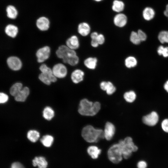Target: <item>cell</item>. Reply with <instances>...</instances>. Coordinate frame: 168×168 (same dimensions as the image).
<instances>
[{
  "label": "cell",
  "mask_w": 168,
  "mask_h": 168,
  "mask_svg": "<svg viewBox=\"0 0 168 168\" xmlns=\"http://www.w3.org/2000/svg\"><path fill=\"white\" fill-rule=\"evenodd\" d=\"M100 103L97 101L93 102L84 98L80 102L78 111L81 115L85 116H93L100 111Z\"/></svg>",
  "instance_id": "1"
},
{
  "label": "cell",
  "mask_w": 168,
  "mask_h": 168,
  "mask_svg": "<svg viewBox=\"0 0 168 168\" xmlns=\"http://www.w3.org/2000/svg\"><path fill=\"white\" fill-rule=\"evenodd\" d=\"M81 135L83 138L89 143L97 142L104 138V130L96 128L91 125L85 126L82 129Z\"/></svg>",
  "instance_id": "2"
},
{
  "label": "cell",
  "mask_w": 168,
  "mask_h": 168,
  "mask_svg": "<svg viewBox=\"0 0 168 168\" xmlns=\"http://www.w3.org/2000/svg\"><path fill=\"white\" fill-rule=\"evenodd\" d=\"M124 159H127L131 156L132 152L138 149L137 146L133 143L132 138L129 137L125 138L124 140L118 142Z\"/></svg>",
  "instance_id": "3"
},
{
  "label": "cell",
  "mask_w": 168,
  "mask_h": 168,
  "mask_svg": "<svg viewBox=\"0 0 168 168\" xmlns=\"http://www.w3.org/2000/svg\"><path fill=\"white\" fill-rule=\"evenodd\" d=\"M107 154L109 161L114 164L119 163L124 159L118 143L113 144L107 150Z\"/></svg>",
  "instance_id": "4"
},
{
  "label": "cell",
  "mask_w": 168,
  "mask_h": 168,
  "mask_svg": "<svg viewBox=\"0 0 168 168\" xmlns=\"http://www.w3.org/2000/svg\"><path fill=\"white\" fill-rule=\"evenodd\" d=\"M40 69L41 73L39 76V78L45 84L49 85L51 82H55L57 81V78L54 75L52 70L46 64L41 65Z\"/></svg>",
  "instance_id": "5"
},
{
  "label": "cell",
  "mask_w": 168,
  "mask_h": 168,
  "mask_svg": "<svg viewBox=\"0 0 168 168\" xmlns=\"http://www.w3.org/2000/svg\"><path fill=\"white\" fill-rule=\"evenodd\" d=\"M56 53L57 57L62 59L64 63L68 58L77 55L75 50L71 49L66 45L60 46L57 50Z\"/></svg>",
  "instance_id": "6"
},
{
  "label": "cell",
  "mask_w": 168,
  "mask_h": 168,
  "mask_svg": "<svg viewBox=\"0 0 168 168\" xmlns=\"http://www.w3.org/2000/svg\"><path fill=\"white\" fill-rule=\"evenodd\" d=\"M158 120V115L157 113L154 111L144 116L142 118L143 122L146 125L150 126L156 125Z\"/></svg>",
  "instance_id": "7"
},
{
  "label": "cell",
  "mask_w": 168,
  "mask_h": 168,
  "mask_svg": "<svg viewBox=\"0 0 168 168\" xmlns=\"http://www.w3.org/2000/svg\"><path fill=\"white\" fill-rule=\"evenodd\" d=\"M52 70L54 75L56 78H64L67 74V69L66 67L61 63L54 65Z\"/></svg>",
  "instance_id": "8"
},
{
  "label": "cell",
  "mask_w": 168,
  "mask_h": 168,
  "mask_svg": "<svg viewBox=\"0 0 168 168\" xmlns=\"http://www.w3.org/2000/svg\"><path fill=\"white\" fill-rule=\"evenodd\" d=\"M50 49L48 46H45L39 49L36 53L37 61L42 63L48 59L49 57Z\"/></svg>",
  "instance_id": "9"
},
{
  "label": "cell",
  "mask_w": 168,
  "mask_h": 168,
  "mask_svg": "<svg viewBox=\"0 0 168 168\" xmlns=\"http://www.w3.org/2000/svg\"><path fill=\"white\" fill-rule=\"evenodd\" d=\"M115 132L114 125L110 122H107L104 130V138L107 141L110 140L114 137Z\"/></svg>",
  "instance_id": "10"
},
{
  "label": "cell",
  "mask_w": 168,
  "mask_h": 168,
  "mask_svg": "<svg viewBox=\"0 0 168 168\" xmlns=\"http://www.w3.org/2000/svg\"><path fill=\"white\" fill-rule=\"evenodd\" d=\"M7 63L9 68L12 70H19L22 67V63L20 59L15 56L9 57L7 60Z\"/></svg>",
  "instance_id": "11"
},
{
  "label": "cell",
  "mask_w": 168,
  "mask_h": 168,
  "mask_svg": "<svg viewBox=\"0 0 168 168\" xmlns=\"http://www.w3.org/2000/svg\"><path fill=\"white\" fill-rule=\"evenodd\" d=\"M36 26L41 31L47 30L49 27L50 21L49 19L45 16L39 17L36 20Z\"/></svg>",
  "instance_id": "12"
},
{
  "label": "cell",
  "mask_w": 168,
  "mask_h": 168,
  "mask_svg": "<svg viewBox=\"0 0 168 168\" xmlns=\"http://www.w3.org/2000/svg\"><path fill=\"white\" fill-rule=\"evenodd\" d=\"M88 155L93 160L98 159L101 153V150L95 145L89 146L87 149Z\"/></svg>",
  "instance_id": "13"
},
{
  "label": "cell",
  "mask_w": 168,
  "mask_h": 168,
  "mask_svg": "<svg viewBox=\"0 0 168 168\" xmlns=\"http://www.w3.org/2000/svg\"><path fill=\"white\" fill-rule=\"evenodd\" d=\"M100 86L101 89L106 91L108 95H112L116 90L115 86L110 81H102L100 83Z\"/></svg>",
  "instance_id": "14"
},
{
  "label": "cell",
  "mask_w": 168,
  "mask_h": 168,
  "mask_svg": "<svg viewBox=\"0 0 168 168\" xmlns=\"http://www.w3.org/2000/svg\"><path fill=\"white\" fill-rule=\"evenodd\" d=\"M84 73L82 70L77 69L74 70L71 74V79L75 84H78L82 82L84 79Z\"/></svg>",
  "instance_id": "15"
},
{
  "label": "cell",
  "mask_w": 168,
  "mask_h": 168,
  "mask_svg": "<svg viewBox=\"0 0 168 168\" xmlns=\"http://www.w3.org/2000/svg\"><path fill=\"white\" fill-rule=\"evenodd\" d=\"M127 21V16L123 13L117 14L114 19V22L115 25L120 27L124 26L126 25Z\"/></svg>",
  "instance_id": "16"
},
{
  "label": "cell",
  "mask_w": 168,
  "mask_h": 168,
  "mask_svg": "<svg viewBox=\"0 0 168 168\" xmlns=\"http://www.w3.org/2000/svg\"><path fill=\"white\" fill-rule=\"evenodd\" d=\"M66 44L71 49L75 50L77 49L80 46L78 38L75 35L71 36L66 40Z\"/></svg>",
  "instance_id": "17"
},
{
  "label": "cell",
  "mask_w": 168,
  "mask_h": 168,
  "mask_svg": "<svg viewBox=\"0 0 168 168\" xmlns=\"http://www.w3.org/2000/svg\"><path fill=\"white\" fill-rule=\"evenodd\" d=\"M29 93V88L24 87L14 96L15 100L17 101L24 102L26 100Z\"/></svg>",
  "instance_id": "18"
},
{
  "label": "cell",
  "mask_w": 168,
  "mask_h": 168,
  "mask_svg": "<svg viewBox=\"0 0 168 168\" xmlns=\"http://www.w3.org/2000/svg\"><path fill=\"white\" fill-rule=\"evenodd\" d=\"M32 164L35 167L37 166L38 168H47L48 162L44 157L36 156L33 160Z\"/></svg>",
  "instance_id": "19"
},
{
  "label": "cell",
  "mask_w": 168,
  "mask_h": 168,
  "mask_svg": "<svg viewBox=\"0 0 168 168\" xmlns=\"http://www.w3.org/2000/svg\"><path fill=\"white\" fill-rule=\"evenodd\" d=\"M90 27L87 23L82 22L80 23L78 26V32L83 36H87L90 32Z\"/></svg>",
  "instance_id": "20"
},
{
  "label": "cell",
  "mask_w": 168,
  "mask_h": 168,
  "mask_svg": "<svg viewBox=\"0 0 168 168\" xmlns=\"http://www.w3.org/2000/svg\"><path fill=\"white\" fill-rule=\"evenodd\" d=\"M18 30V27L16 26L11 24L7 25L5 29L6 34L12 38H14L16 36Z\"/></svg>",
  "instance_id": "21"
},
{
  "label": "cell",
  "mask_w": 168,
  "mask_h": 168,
  "mask_svg": "<svg viewBox=\"0 0 168 168\" xmlns=\"http://www.w3.org/2000/svg\"><path fill=\"white\" fill-rule=\"evenodd\" d=\"M98 60L96 58L89 57L86 59L84 62V65L90 69H94L96 68Z\"/></svg>",
  "instance_id": "22"
},
{
  "label": "cell",
  "mask_w": 168,
  "mask_h": 168,
  "mask_svg": "<svg viewBox=\"0 0 168 168\" xmlns=\"http://www.w3.org/2000/svg\"><path fill=\"white\" fill-rule=\"evenodd\" d=\"M6 12L7 16L10 19H14L18 16L17 10L15 7L12 5H9L7 7Z\"/></svg>",
  "instance_id": "23"
},
{
  "label": "cell",
  "mask_w": 168,
  "mask_h": 168,
  "mask_svg": "<svg viewBox=\"0 0 168 168\" xmlns=\"http://www.w3.org/2000/svg\"><path fill=\"white\" fill-rule=\"evenodd\" d=\"M155 12L153 9L151 7H147L144 8L142 12V16L144 19L147 21H150L154 17Z\"/></svg>",
  "instance_id": "24"
},
{
  "label": "cell",
  "mask_w": 168,
  "mask_h": 168,
  "mask_svg": "<svg viewBox=\"0 0 168 168\" xmlns=\"http://www.w3.org/2000/svg\"><path fill=\"white\" fill-rule=\"evenodd\" d=\"M125 65L129 68L135 67L137 64V60L134 57L129 56L126 58L124 61Z\"/></svg>",
  "instance_id": "25"
},
{
  "label": "cell",
  "mask_w": 168,
  "mask_h": 168,
  "mask_svg": "<svg viewBox=\"0 0 168 168\" xmlns=\"http://www.w3.org/2000/svg\"><path fill=\"white\" fill-rule=\"evenodd\" d=\"M54 111L50 107H45L43 112V115L44 118L46 120H50L54 117Z\"/></svg>",
  "instance_id": "26"
},
{
  "label": "cell",
  "mask_w": 168,
  "mask_h": 168,
  "mask_svg": "<svg viewBox=\"0 0 168 168\" xmlns=\"http://www.w3.org/2000/svg\"><path fill=\"white\" fill-rule=\"evenodd\" d=\"M124 8V4L122 1L118 0L114 1L112 7V9L114 11L119 12L122 11Z\"/></svg>",
  "instance_id": "27"
},
{
  "label": "cell",
  "mask_w": 168,
  "mask_h": 168,
  "mask_svg": "<svg viewBox=\"0 0 168 168\" xmlns=\"http://www.w3.org/2000/svg\"><path fill=\"white\" fill-rule=\"evenodd\" d=\"M40 136V133L35 130H30L27 133V138L32 142H35L39 139Z\"/></svg>",
  "instance_id": "28"
},
{
  "label": "cell",
  "mask_w": 168,
  "mask_h": 168,
  "mask_svg": "<svg viewBox=\"0 0 168 168\" xmlns=\"http://www.w3.org/2000/svg\"><path fill=\"white\" fill-rule=\"evenodd\" d=\"M54 141L53 137L49 135L43 136L40 139V141L42 144L45 147H50Z\"/></svg>",
  "instance_id": "29"
},
{
  "label": "cell",
  "mask_w": 168,
  "mask_h": 168,
  "mask_svg": "<svg viewBox=\"0 0 168 168\" xmlns=\"http://www.w3.org/2000/svg\"><path fill=\"white\" fill-rule=\"evenodd\" d=\"M124 98L127 102L132 103L135 100L136 98V94L133 91H129L124 93Z\"/></svg>",
  "instance_id": "30"
},
{
  "label": "cell",
  "mask_w": 168,
  "mask_h": 168,
  "mask_svg": "<svg viewBox=\"0 0 168 168\" xmlns=\"http://www.w3.org/2000/svg\"><path fill=\"white\" fill-rule=\"evenodd\" d=\"M22 88V85L21 83L16 82L11 87L10 93L12 96H15Z\"/></svg>",
  "instance_id": "31"
},
{
  "label": "cell",
  "mask_w": 168,
  "mask_h": 168,
  "mask_svg": "<svg viewBox=\"0 0 168 168\" xmlns=\"http://www.w3.org/2000/svg\"><path fill=\"white\" fill-rule=\"evenodd\" d=\"M158 38L161 43H168V31L163 30L161 31L158 35Z\"/></svg>",
  "instance_id": "32"
},
{
  "label": "cell",
  "mask_w": 168,
  "mask_h": 168,
  "mask_svg": "<svg viewBox=\"0 0 168 168\" xmlns=\"http://www.w3.org/2000/svg\"><path fill=\"white\" fill-rule=\"evenodd\" d=\"M130 40L133 44L136 45L139 44L141 42L137 32L132 31L130 36Z\"/></svg>",
  "instance_id": "33"
},
{
  "label": "cell",
  "mask_w": 168,
  "mask_h": 168,
  "mask_svg": "<svg viewBox=\"0 0 168 168\" xmlns=\"http://www.w3.org/2000/svg\"><path fill=\"white\" fill-rule=\"evenodd\" d=\"M158 54L160 55H162L163 57H168V47H164L162 45L160 46L157 49Z\"/></svg>",
  "instance_id": "34"
},
{
  "label": "cell",
  "mask_w": 168,
  "mask_h": 168,
  "mask_svg": "<svg viewBox=\"0 0 168 168\" xmlns=\"http://www.w3.org/2000/svg\"><path fill=\"white\" fill-rule=\"evenodd\" d=\"M79 58L76 55L68 59L65 62L69 65L74 66L77 65L79 62Z\"/></svg>",
  "instance_id": "35"
},
{
  "label": "cell",
  "mask_w": 168,
  "mask_h": 168,
  "mask_svg": "<svg viewBox=\"0 0 168 168\" xmlns=\"http://www.w3.org/2000/svg\"><path fill=\"white\" fill-rule=\"evenodd\" d=\"M161 127L165 132L168 133V119H165L162 121Z\"/></svg>",
  "instance_id": "36"
},
{
  "label": "cell",
  "mask_w": 168,
  "mask_h": 168,
  "mask_svg": "<svg viewBox=\"0 0 168 168\" xmlns=\"http://www.w3.org/2000/svg\"><path fill=\"white\" fill-rule=\"evenodd\" d=\"M137 32L141 41H143L146 40L147 36L144 32L141 30H139Z\"/></svg>",
  "instance_id": "37"
},
{
  "label": "cell",
  "mask_w": 168,
  "mask_h": 168,
  "mask_svg": "<svg viewBox=\"0 0 168 168\" xmlns=\"http://www.w3.org/2000/svg\"><path fill=\"white\" fill-rule=\"evenodd\" d=\"M8 99V96L6 94L1 92L0 93V103L3 104L7 102Z\"/></svg>",
  "instance_id": "38"
},
{
  "label": "cell",
  "mask_w": 168,
  "mask_h": 168,
  "mask_svg": "<svg viewBox=\"0 0 168 168\" xmlns=\"http://www.w3.org/2000/svg\"><path fill=\"white\" fill-rule=\"evenodd\" d=\"M96 40L99 45L103 44L105 41V37L102 34H98Z\"/></svg>",
  "instance_id": "39"
},
{
  "label": "cell",
  "mask_w": 168,
  "mask_h": 168,
  "mask_svg": "<svg viewBox=\"0 0 168 168\" xmlns=\"http://www.w3.org/2000/svg\"><path fill=\"white\" fill-rule=\"evenodd\" d=\"M138 168H146L147 166V162L144 161H140L137 163Z\"/></svg>",
  "instance_id": "40"
},
{
  "label": "cell",
  "mask_w": 168,
  "mask_h": 168,
  "mask_svg": "<svg viewBox=\"0 0 168 168\" xmlns=\"http://www.w3.org/2000/svg\"><path fill=\"white\" fill-rule=\"evenodd\" d=\"M11 168H25V167L20 163L16 162L12 164Z\"/></svg>",
  "instance_id": "41"
},
{
  "label": "cell",
  "mask_w": 168,
  "mask_h": 168,
  "mask_svg": "<svg viewBox=\"0 0 168 168\" xmlns=\"http://www.w3.org/2000/svg\"><path fill=\"white\" fill-rule=\"evenodd\" d=\"M91 46L94 48L98 47L99 45L97 40H91Z\"/></svg>",
  "instance_id": "42"
},
{
  "label": "cell",
  "mask_w": 168,
  "mask_h": 168,
  "mask_svg": "<svg viewBox=\"0 0 168 168\" xmlns=\"http://www.w3.org/2000/svg\"><path fill=\"white\" fill-rule=\"evenodd\" d=\"M98 34L96 32H92L91 35V40H96Z\"/></svg>",
  "instance_id": "43"
},
{
  "label": "cell",
  "mask_w": 168,
  "mask_h": 168,
  "mask_svg": "<svg viewBox=\"0 0 168 168\" xmlns=\"http://www.w3.org/2000/svg\"><path fill=\"white\" fill-rule=\"evenodd\" d=\"M164 89L168 92V80H167L164 84Z\"/></svg>",
  "instance_id": "44"
},
{
  "label": "cell",
  "mask_w": 168,
  "mask_h": 168,
  "mask_svg": "<svg viewBox=\"0 0 168 168\" xmlns=\"http://www.w3.org/2000/svg\"><path fill=\"white\" fill-rule=\"evenodd\" d=\"M164 14L166 16L168 17V4L166 6V8L164 11Z\"/></svg>",
  "instance_id": "45"
},
{
  "label": "cell",
  "mask_w": 168,
  "mask_h": 168,
  "mask_svg": "<svg viewBox=\"0 0 168 168\" xmlns=\"http://www.w3.org/2000/svg\"><path fill=\"white\" fill-rule=\"evenodd\" d=\"M95 0L96 1H97V2H99V1H100L102 0Z\"/></svg>",
  "instance_id": "46"
}]
</instances>
